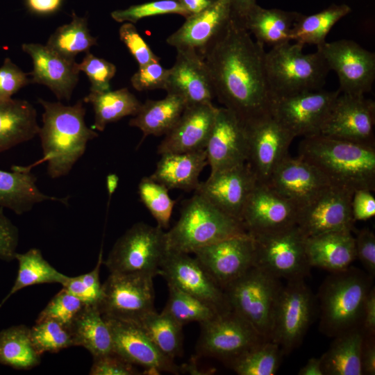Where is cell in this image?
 <instances>
[{"instance_id":"cell-1","label":"cell","mask_w":375,"mask_h":375,"mask_svg":"<svg viewBox=\"0 0 375 375\" xmlns=\"http://www.w3.org/2000/svg\"><path fill=\"white\" fill-rule=\"evenodd\" d=\"M264 45L231 19L203 59L215 97L244 124L271 115Z\"/></svg>"},{"instance_id":"cell-2","label":"cell","mask_w":375,"mask_h":375,"mask_svg":"<svg viewBox=\"0 0 375 375\" xmlns=\"http://www.w3.org/2000/svg\"><path fill=\"white\" fill-rule=\"evenodd\" d=\"M38 102L44 108L43 124L38 132L43 157L32 165L23 167L31 170L47 162L50 178L65 176L84 154L88 142L99 135L85 122L86 110L83 101L73 106L40 98Z\"/></svg>"},{"instance_id":"cell-3","label":"cell","mask_w":375,"mask_h":375,"mask_svg":"<svg viewBox=\"0 0 375 375\" xmlns=\"http://www.w3.org/2000/svg\"><path fill=\"white\" fill-rule=\"evenodd\" d=\"M299 156L317 167L332 185L353 192L375 190V146L317 134L304 137Z\"/></svg>"},{"instance_id":"cell-4","label":"cell","mask_w":375,"mask_h":375,"mask_svg":"<svg viewBox=\"0 0 375 375\" xmlns=\"http://www.w3.org/2000/svg\"><path fill=\"white\" fill-rule=\"evenodd\" d=\"M372 281L367 273L350 266L326 277L319 292V330L322 333L335 337L361 326Z\"/></svg>"},{"instance_id":"cell-5","label":"cell","mask_w":375,"mask_h":375,"mask_svg":"<svg viewBox=\"0 0 375 375\" xmlns=\"http://www.w3.org/2000/svg\"><path fill=\"white\" fill-rule=\"evenodd\" d=\"M246 233L242 222L194 193L183 202L178 220L166 235L169 250L193 253L201 247Z\"/></svg>"},{"instance_id":"cell-6","label":"cell","mask_w":375,"mask_h":375,"mask_svg":"<svg viewBox=\"0 0 375 375\" xmlns=\"http://www.w3.org/2000/svg\"><path fill=\"white\" fill-rule=\"evenodd\" d=\"M303 45L290 42L265 53V69L272 99L322 89L330 71L317 49L305 53Z\"/></svg>"},{"instance_id":"cell-7","label":"cell","mask_w":375,"mask_h":375,"mask_svg":"<svg viewBox=\"0 0 375 375\" xmlns=\"http://www.w3.org/2000/svg\"><path fill=\"white\" fill-rule=\"evenodd\" d=\"M282 285L279 279L253 266L225 289L231 310L269 340L274 314Z\"/></svg>"},{"instance_id":"cell-8","label":"cell","mask_w":375,"mask_h":375,"mask_svg":"<svg viewBox=\"0 0 375 375\" xmlns=\"http://www.w3.org/2000/svg\"><path fill=\"white\" fill-rule=\"evenodd\" d=\"M168 251L162 228L138 222L117 240L103 264L110 273H140L155 277Z\"/></svg>"},{"instance_id":"cell-9","label":"cell","mask_w":375,"mask_h":375,"mask_svg":"<svg viewBox=\"0 0 375 375\" xmlns=\"http://www.w3.org/2000/svg\"><path fill=\"white\" fill-rule=\"evenodd\" d=\"M154 276L140 273H110L102 284L98 308L104 317L137 323L156 310Z\"/></svg>"},{"instance_id":"cell-10","label":"cell","mask_w":375,"mask_h":375,"mask_svg":"<svg viewBox=\"0 0 375 375\" xmlns=\"http://www.w3.org/2000/svg\"><path fill=\"white\" fill-rule=\"evenodd\" d=\"M256 266L274 277L303 279L309 272L306 238L297 225L274 233L252 237Z\"/></svg>"},{"instance_id":"cell-11","label":"cell","mask_w":375,"mask_h":375,"mask_svg":"<svg viewBox=\"0 0 375 375\" xmlns=\"http://www.w3.org/2000/svg\"><path fill=\"white\" fill-rule=\"evenodd\" d=\"M313 298L303 279L288 281L276 302L271 341L289 354L303 340L311 322Z\"/></svg>"},{"instance_id":"cell-12","label":"cell","mask_w":375,"mask_h":375,"mask_svg":"<svg viewBox=\"0 0 375 375\" xmlns=\"http://www.w3.org/2000/svg\"><path fill=\"white\" fill-rule=\"evenodd\" d=\"M340 93L320 89L275 98L271 115L295 138L320 134Z\"/></svg>"},{"instance_id":"cell-13","label":"cell","mask_w":375,"mask_h":375,"mask_svg":"<svg viewBox=\"0 0 375 375\" xmlns=\"http://www.w3.org/2000/svg\"><path fill=\"white\" fill-rule=\"evenodd\" d=\"M200 326L197 353L228 363L265 340L249 322L232 310L219 313Z\"/></svg>"},{"instance_id":"cell-14","label":"cell","mask_w":375,"mask_h":375,"mask_svg":"<svg viewBox=\"0 0 375 375\" xmlns=\"http://www.w3.org/2000/svg\"><path fill=\"white\" fill-rule=\"evenodd\" d=\"M339 80L341 92L365 95L375 79V54L351 40L324 42L317 47Z\"/></svg>"},{"instance_id":"cell-15","label":"cell","mask_w":375,"mask_h":375,"mask_svg":"<svg viewBox=\"0 0 375 375\" xmlns=\"http://www.w3.org/2000/svg\"><path fill=\"white\" fill-rule=\"evenodd\" d=\"M158 275L162 276L167 284L203 301L218 313L231 310L225 291L199 261L189 253L169 250Z\"/></svg>"},{"instance_id":"cell-16","label":"cell","mask_w":375,"mask_h":375,"mask_svg":"<svg viewBox=\"0 0 375 375\" xmlns=\"http://www.w3.org/2000/svg\"><path fill=\"white\" fill-rule=\"evenodd\" d=\"M244 125L248 141L246 163L258 182L269 183L275 169L289 155L295 137L272 115Z\"/></svg>"},{"instance_id":"cell-17","label":"cell","mask_w":375,"mask_h":375,"mask_svg":"<svg viewBox=\"0 0 375 375\" xmlns=\"http://www.w3.org/2000/svg\"><path fill=\"white\" fill-rule=\"evenodd\" d=\"M193 253L224 290L254 266L255 242L253 238L246 233L201 247Z\"/></svg>"},{"instance_id":"cell-18","label":"cell","mask_w":375,"mask_h":375,"mask_svg":"<svg viewBox=\"0 0 375 375\" xmlns=\"http://www.w3.org/2000/svg\"><path fill=\"white\" fill-rule=\"evenodd\" d=\"M375 103L365 95L341 93L337 97L320 134L375 146Z\"/></svg>"},{"instance_id":"cell-19","label":"cell","mask_w":375,"mask_h":375,"mask_svg":"<svg viewBox=\"0 0 375 375\" xmlns=\"http://www.w3.org/2000/svg\"><path fill=\"white\" fill-rule=\"evenodd\" d=\"M298 209L269 184L257 182L244 208L241 221L251 237L297 225Z\"/></svg>"},{"instance_id":"cell-20","label":"cell","mask_w":375,"mask_h":375,"mask_svg":"<svg viewBox=\"0 0 375 375\" xmlns=\"http://www.w3.org/2000/svg\"><path fill=\"white\" fill-rule=\"evenodd\" d=\"M354 192L330 185L309 204L298 211L297 226L303 236L351 230L354 221L351 203Z\"/></svg>"},{"instance_id":"cell-21","label":"cell","mask_w":375,"mask_h":375,"mask_svg":"<svg viewBox=\"0 0 375 375\" xmlns=\"http://www.w3.org/2000/svg\"><path fill=\"white\" fill-rule=\"evenodd\" d=\"M110 329L113 351L147 374H178L181 367L162 353L137 324L104 317Z\"/></svg>"},{"instance_id":"cell-22","label":"cell","mask_w":375,"mask_h":375,"mask_svg":"<svg viewBox=\"0 0 375 375\" xmlns=\"http://www.w3.org/2000/svg\"><path fill=\"white\" fill-rule=\"evenodd\" d=\"M206 151L210 173L246 163L248 153L246 127L230 110L217 108Z\"/></svg>"},{"instance_id":"cell-23","label":"cell","mask_w":375,"mask_h":375,"mask_svg":"<svg viewBox=\"0 0 375 375\" xmlns=\"http://www.w3.org/2000/svg\"><path fill=\"white\" fill-rule=\"evenodd\" d=\"M258 181L247 163L210 173L194 193L240 222L245 204Z\"/></svg>"},{"instance_id":"cell-24","label":"cell","mask_w":375,"mask_h":375,"mask_svg":"<svg viewBox=\"0 0 375 375\" xmlns=\"http://www.w3.org/2000/svg\"><path fill=\"white\" fill-rule=\"evenodd\" d=\"M268 184L298 211L332 185L317 167L299 155L286 156L275 169Z\"/></svg>"},{"instance_id":"cell-25","label":"cell","mask_w":375,"mask_h":375,"mask_svg":"<svg viewBox=\"0 0 375 375\" xmlns=\"http://www.w3.org/2000/svg\"><path fill=\"white\" fill-rule=\"evenodd\" d=\"M231 1L214 0L201 12L186 17L182 26L166 39L167 43L176 49H194L203 58L231 19Z\"/></svg>"},{"instance_id":"cell-26","label":"cell","mask_w":375,"mask_h":375,"mask_svg":"<svg viewBox=\"0 0 375 375\" xmlns=\"http://www.w3.org/2000/svg\"><path fill=\"white\" fill-rule=\"evenodd\" d=\"M176 51V61L169 69L167 93L181 97L187 106L212 103L215 96L203 58L194 49Z\"/></svg>"},{"instance_id":"cell-27","label":"cell","mask_w":375,"mask_h":375,"mask_svg":"<svg viewBox=\"0 0 375 375\" xmlns=\"http://www.w3.org/2000/svg\"><path fill=\"white\" fill-rule=\"evenodd\" d=\"M217 108L212 103L186 106L174 126L158 146V153H185L205 149Z\"/></svg>"},{"instance_id":"cell-28","label":"cell","mask_w":375,"mask_h":375,"mask_svg":"<svg viewBox=\"0 0 375 375\" xmlns=\"http://www.w3.org/2000/svg\"><path fill=\"white\" fill-rule=\"evenodd\" d=\"M22 48L33 60L31 83L44 85L58 99L69 100L78 81V63L61 56L46 45L24 43Z\"/></svg>"},{"instance_id":"cell-29","label":"cell","mask_w":375,"mask_h":375,"mask_svg":"<svg viewBox=\"0 0 375 375\" xmlns=\"http://www.w3.org/2000/svg\"><path fill=\"white\" fill-rule=\"evenodd\" d=\"M12 172L0 169V207L21 215L36 204L46 201L68 204L69 197H56L42 192L36 185L37 177L23 166L14 165Z\"/></svg>"},{"instance_id":"cell-30","label":"cell","mask_w":375,"mask_h":375,"mask_svg":"<svg viewBox=\"0 0 375 375\" xmlns=\"http://www.w3.org/2000/svg\"><path fill=\"white\" fill-rule=\"evenodd\" d=\"M309 265L331 272L348 268L356 258L354 237L351 230L322 233L305 239Z\"/></svg>"},{"instance_id":"cell-31","label":"cell","mask_w":375,"mask_h":375,"mask_svg":"<svg viewBox=\"0 0 375 375\" xmlns=\"http://www.w3.org/2000/svg\"><path fill=\"white\" fill-rule=\"evenodd\" d=\"M160 156L150 178L168 190L195 191L200 183L199 175L208 165L206 149L185 153H167Z\"/></svg>"},{"instance_id":"cell-32","label":"cell","mask_w":375,"mask_h":375,"mask_svg":"<svg viewBox=\"0 0 375 375\" xmlns=\"http://www.w3.org/2000/svg\"><path fill=\"white\" fill-rule=\"evenodd\" d=\"M37 112L26 100L0 101V153L38 135Z\"/></svg>"},{"instance_id":"cell-33","label":"cell","mask_w":375,"mask_h":375,"mask_svg":"<svg viewBox=\"0 0 375 375\" xmlns=\"http://www.w3.org/2000/svg\"><path fill=\"white\" fill-rule=\"evenodd\" d=\"M301 14L256 4L246 17L243 26L257 42L272 47L292 41V29Z\"/></svg>"},{"instance_id":"cell-34","label":"cell","mask_w":375,"mask_h":375,"mask_svg":"<svg viewBox=\"0 0 375 375\" xmlns=\"http://www.w3.org/2000/svg\"><path fill=\"white\" fill-rule=\"evenodd\" d=\"M187 106L180 96L167 93L160 100L147 99L138 112L130 119V126L138 128L143 133L142 141L148 135H166L176 124Z\"/></svg>"},{"instance_id":"cell-35","label":"cell","mask_w":375,"mask_h":375,"mask_svg":"<svg viewBox=\"0 0 375 375\" xmlns=\"http://www.w3.org/2000/svg\"><path fill=\"white\" fill-rule=\"evenodd\" d=\"M364 336L360 326L334 337L328 349L320 357L324 375H362Z\"/></svg>"},{"instance_id":"cell-36","label":"cell","mask_w":375,"mask_h":375,"mask_svg":"<svg viewBox=\"0 0 375 375\" xmlns=\"http://www.w3.org/2000/svg\"><path fill=\"white\" fill-rule=\"evenodd\" d=\"M69 328L74 346L84 347L92 357L113 351L110 329L97 306L85 305Z\"/></svg>"},{"instance_id":"cell-37","label":"cell","mask_w":375,"mask_h":375,"mask_svg":"<svg viewBox=\"0 0 375 375\" xmlns=\"http://www.w3.org/2000/svg\"><path fill=\"white\" fill-rule=\"evenodd\" d=\"M83 101L92 104L94 112L93 128L99 131H103L109 123L126 116H135L142 106L126 88L102 92H90Z\"/></svg>"},{"instance_id":"cell-38","label":"cell","mask_w":375,"mask_h":375,"mask_svg":"<svg viewBox=\"0 0 375 375\" xmlns=\"http://www.w3.org/2000/svg\"><path fill=\"white\" fill-rule=\"evenodd\" d=\"M15 259L18 262L17 275L10 292L0 303V308L12 294L24 288L44 283L62 285L68 278L45 260L37 248L23 253H16Z\"/></svg>"},{"instance_id":"cell-39","label":"cell","mask_w":375,"mask_h":375,"mask_svg":"<svg viewBox=\"0 0 375 375\" xmlns=\"http://www.w3.org/2000/svg\"><path fill=\"white\" fill-rule=\"evenodd\" d=\"M41 355L31 341L30 328L21 324L0 332V364L28 370L40 364Z\"/></svg>"},{"instance_id":"cell-40","label":"cell","mask_w":375,"mask_h":375,"mask_svg":"<svg viewBox=\"0 0 375 375\" xmlns=\"http://www.w3.org/2000/svg\"><path fill=\"white\" fill-rule=\"evenodd\" d=\"M351 11L347 4H332L319 12L308 16L301 15L292 29L291 40L303 46L308 44L317 47L326 42L331 29Z\"/></svg>"},{"instance_id":"cell-41","label":"cell","mask_w":375,"mask_h":375,"mask_svg":"<svg viewBox=\"0 0 375 375\" xmlns=\"http://www.w3.org/2000/svg\"><path fill=\"white\" fill-rule=\"evenodd\" d=\"M157 348L174 360L183 353V326L167 314L152 311L137 323Z\"/></svg>"},{"instance_id":"cell-42","label":"cell","mask_w":375,"mask_h":375,"mask_svg":"<svg viewBox=\"0 0 375 375\" xmlns=\"http://www.w3.org/2000/svg\"><path fill=\"white\" fill-rule=\"evenodd\" d=\"M97 44V38L90 34L88 27V18L80 17L73 11L71 22L58 27L46 46L67 59L75 60L79 53L88 52Z\"/></svg>"},{"instance_id":"cell-43","label":"cell","mask_w":375,"mask_h":375,"mask_svg":"<svg viewBox=\"0 0 375 375\" xmlns=\"http://www.w3.org/2000/svg\"><path fill=\"white\" fill-rule=\"evenodd\" d=\"M283 355L276 343L265 340L234 358L229 365L239 375H274Z\"/></svg>"},{"instance_id":"cell-44","label":"cell","mask_w":375,"mask_h":375,"mask_svg":"<svg viewBox=\"0 0 375 375\" xmlns=\"http://www.w3.org/2000/svg\"><path fill=\"white\" fill-rule=\"evenodd\" d=\"M169 297L162 310L181 326L191 322H206L218 313L211 306L199 299L167 284Z\"/></svg>"},{"instance_id":"cell-45","label":"cell","mask_w":375,"mask_h":375,"mask_svg":"<svg viewBox=\"0 0 375 375\" xmlns=\"http://www.w3.org/2000/svg\"><path fill=\"white\" fill-rule=\"evenodd\" d=\"M169 190L150 176L143 177L138 184V194L142 203L161 228H167L174 206L176 202L168 193Z\"/></svg>"},{"instance_id":"cell-46","label":"cell","mask_w":375,"mask_h":375,"mask_svg":"<svg viewBox=\"0 0 375 375\" xmlns=\"http://www.w3.org/2000/svg\"><path fill=\"white\" fill-rule=\"evenodd\" d=\"M30 335L35 349L41 356L74 346L69 327L53 319L35 321L30 328Z\"/></svg>"},{"instance_id":"cell-47","label":"cell","mask_w":375,"mask_h":375,"mask_svg":"<svg viewBox=\"0 0 375 375\" xmlns=\"http://www.w3.org/2000/svg\"><path fill=\"white\" fill-rule=\"evenodd\" d=\"M168 14L180 15L185 18L190 16L177 0H157L133 5L125 9L114 10L110 15L117 22L135 24L144 17Z\"/></svg>"},{"instance_id":"cell-48","label":"cell","mask_w":375,"mask_h":375,"mask_svg":"<svg viewBox=\"0 0 375 375\" xmlns=\"http://www.w3.org/2000/svg\"><path fill=\"white\" fill-rule=\"evenodd\" d=\"M103 264L102 251H100L95 267L90 272L70 277L62 285L68 292L76 296L85 305H98L102 296V284L99 273Z\"/></svg>"},{"instance_id":"cell-49","label":"cell","mask_w":375,"mask_h":375,"mask_svg":"<svg viewBox=\"0 0 375 375\" xmlns=\"http://www.w3.org/2000/svg\"><path fill=\"white\" fill-rule=\"evenodd\" d=\"M85 305L62 288L40 312L36 321L53 319L69 327Z\"/></svg>"},{"instance_id":"cell-50","label":"cell","mask_w":375,"mask_h":375,"mask_svg":"<svg viewBox=\"0 0 375 375\" xmlns=\"http://www.w3.org/2000/svg\"><path fill=\"white\" fill-rule=\"evenodd\" d=\"M80 71L88 76L91 86L90 92H102L110 90V81L116 73L115 65L100 58L90 51L85 53L81 63H78Z\"/></svg>"},{"instance_id":"cell-51","label":"cell","mask_w":375,"mask_h":375,"mask_svg":"<svg viewBox=\"0 0 375 375\" xmlns=\"http://www.w3.org/2000/svg\"><path fill=\"white\" fill-rule=\"evenodd\" d=\"M119 35L120 40L126 45L138 67L151 62L160 61V58L152 51L133 24H123L119 29Z\"/></svg>"},{"instance_id":"cell-52","label":"cell","mask_w":375,"mask_h":375,"mask_svg":"<svg viewBox=\"0 0 375 375\" xmlns=\"http://www.w3.org/2000/svg\"><path fill=\"white\" fill-rule=\"evenodd\" d=\"M168 76L169 69L163 67L160 61H153L139 67L131 76V83L133 88L140 92L165 90Z\"/></svg>"},{"instance_id":"cell-53","label":"cell","mask_w":375,"mask_h":375,"mask_svg":"<svg viewBox=\"0 0 375 375\" xmlns=\"http://www.w3.org/2000/svg\"><path fill=\"white\" fill-rule=\"evenodd\" d=\"M31 83L27 74L6 58L0 67V101L7 100L17 93L22 88Z\"/></svg>"},{"instance_id":"cell-54","label":"cell","mask_w":375,"mask_h":375,"mask_svg":"<svg viewBox=\"0 0 375 375\" xmlns=\"http://www.w3.org/2000/svg\"><path fill=\"white\" fill-rule=\"evenodd\" d=\"M124 358L114 351L93 357L89 374L91 375H135L139 371Z\"/></svg>"},{"instance_id":"cell-55","label":"cell","mask_w":375,"mask_h":375,"mask_svg":"<svg viewBox=\"0 0 375 375\" xmlns=\"http://www.w3.org/2000/svg\"><path fill=\"white\" fill-rule=\"evenodd\" d=\"M19 243V230L0 207V259L10 262L15 258Z\"/></svg>"},{"instance_id":"cell-56","label":"cell","mask_w":375,"mask_h":375,"mask_svg":"<svg viewBox=\"0 0 375 375\" xmlns=\"http://www.w3.org/2000/svg\"><path fill=\"white\" fill-rule=\"evenodd\" d=\"M356 257L359 258L367 274L373 277L375 274V235L371 230H359L354 238Z\"/></svg>"},{"instance_id":"cell-57","label":"cell","mask_w":375,"mask_h":375,"mask_svg":"<svg viewBox=\"0 0 375 375\" xmlns=\"http://www.w3.org/2000/svg\"><path fill=\"white\" fill-rule=\"evenodd\" d=\"M351 215L354 222L365 221L375 215V198L372 191L359 189L354 191L351 203Z\"/></svg>"},{"instance_id":"cell-58","label":"cell","mask_w":375,"mask_h":375,"mask_svg":"<svg viewBox=\"0 0 375 375\" xmlns=\"http://www.w3.org/2000/svg\"><path fill=\"white\" fill-rule=\"evenodd\" d=\"M361 364L362 374H375L374 335L365 333L361 354Z\"/></svg>"},{"instance_id":"cell-59","label":"cell","mask_w":375,"mask_h":375,"mask_svg":"<svg viewBox=\"0 0 375 375\" xmlns=\"http://www.w3.org/2000/svg\"><path fill=\"white\" fill-rule=\"evenodd\" d=\"M365 333H375V290L372 286L366 297L361 323Z\"/></svg>"},{"instance_id":"cell-60","label":"cell","mask_w":375,"mask_h":375,"mask_svg":"<svg viewBox=\"0 0 375 375\" xmlns=\"http://www.w3.org/2000/svg\"><path fill=\"white\" fill-rule=\"evenodd\" d=\"M63 0H25L30 12L47 16L57 12L62 7Z\"/></svg>"},{"instance_id":"cell-61","label":"cell","mask_w":375,"mask_h":375,"mask_svg":"<svg viewBox=\"0 0 375 375\" xmlns=\"http://www.w3.org/2000/svg\"><path fill=\"white\" fill-rule=\"evenodd\" d=\"M256 4V0H232L231 19L243 26L246 17Z\"/></svg>"},{"instance_id":"cell-62","label":"cell","mask_w":375,"mask_h":375,"mask_svg":"<svg viewBox=\"0 0 375 375\" xmlns=\"http://www.w3.org/2000/svg\"><path fill=\"white\" fill-rule=\"evenodd\" d=\"M178 2L188 12L190 16L197 14L208 6L214 0H177Z\"/></svg>"},{"instance_id":"cell-63","label":"cell","mask_w":375,"mask_h":375,"mask_svg":"<svg viewBox=\"0 0 375 375\" xmlns=\"http://www.w3.org/2000/svg\"><path fill=\"white\" fill-rule=\"evenodd\" d=\"M299 375H324L320 358H311L298 372Z\"/></svg>"},{"instance_id":"cell-64","label":"cell","mask_w":375,"mask_h":375,"mask_svg":"<svg viewBox=\"0 0 375 375\" xmlns=\"http://www.w3.org/2000/svg\"><path fill=\"white\" fill-rule=\"evenodd\" d=\"M119 182V177L116 174H109L106 176V188L109 199H110L112 194L115 192Z\"/></svg>"}]
</instances>
